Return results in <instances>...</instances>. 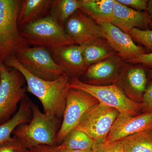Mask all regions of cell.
Listing matches in <instances>:
<instances>
[{
    "label": "cell",
    "instance_id": "13",
    "mask_svg": "<svg viewBox=\"0 0 152 152\" xmlns=\"http://www.w3.org/2000/svg\"><path fill=\"white\" fill-rule=\"evenodd\" d=\"M64 27L74 44L79 45H85L102 37L96 23L79 10L67 20Z\"/></svg>",
    "mask_w": 152,
    "mask_h": 152
},
{
    "label": "cell",
    "instance_id": "10",
    "mask_svg": "<svg viewBox=\"0 0 152 152\" xmlns=\"http://www.w3.org/2000/svg\"><path fill=\"white\" fill-rule=\"evenodd\" d=\"M94 20L99 26L102 37L126 62L146 53L143 48L136 45L129 34L124 32L111 22L101 20Z\"/></svg>",
    "mask_w": 152,
    "mask_h": 152
},
{
    "label": "cell",
    "instance_id": "18",
    "mask_svg": "<svg viewBox=\"0 0 152 152\" xmlns=\"http://www.w3.org/2000/svg\"><path fill=\"white\" fill-rule=\"evenodd\" d=\"M31 102L27 96L25 97L20 103L15 114L10 119L0 124V144L10 140L11 134L19 125L29 123L32 116Z\"/></svg>",
    "mask_w": 152,
    "mask_h": 152
},
{
    "label": "cell",
    "instance_id": "17",
    "mask_svg": "<svg viewBox=\"0 0 152 152\" xmlns=\"http://www.w3.org/2000/svg\"><path fill=\"white\" fill-rule=\"evenodd\" d=\"M53 2V0H22L18 16V28L48 15Z\"/></svg>",
    "mask_w": 152,
    "mask_h": 152
},
{
    "label": "cell",
    "instance_id": "28",
    "mask_svg": "<svg viewBox=\"0 0 152 152\" xmlns=\"http://www.w3.org/2000/svg\"><path fill=\"white\" fill-rule=\"evenodd\" d=\"M141 104L142 113L152 112V82L147 86Z\"/></svg>",
    "mask_w": 152,
    "mask_h": 152
},
{
    "label": "cell",
    "instance_id": "34",
    "mask_svg": "<svg viewBox=\"0 0 152 152\" xmlns=\"http://www.w3.org/2000/svg\"><path fill=\"white\" fill-rule=\"evenodd\" d=\"M2 64L1 63V62H0V77H1V66Z\"/></svg>",
    "mask_w": 152,
    "mask_h": 152
},
{
    "label": "cell",
    "instance_id": "30",
    "mask_svg": "<svg viewBox=\"0 0 152 152\" xmlns=\"http://www.w3.org/2000/svg\"><path fill=\"white\" fill-rule=\"evenodd\" d=\"M27 152H62L57 146H52L48 145H40L30 149Z\"/></svg>",
    "mask_w": 152,
    "mask_h": 152
},
{
    "label": "cell",
    "instance_id": "21",
    "mask_svg": "<svg viewBox=\"0 0 152 152\" xmlns=\"http://www.w3.org/2000/svg\"><path fill=\"white\" fill-rule=\"evenodd\" d=\"M121 141L125 152H152V130L128 136Z\"/></svg>",
    "mask_w": 152,
    "mask_h": 152
},
{
    "label": "cell",
    "instance_id": "20",
    "mask_svg": "<svg viewBox=\"0 0 152 152\" xmlns=\"http://www.w3.org/2000/svg\"><path fill=\"white\" fill-rule=\"evenodd\" d=\"M115 0H80L79 10L94 20L110 22Z\"/></svg>",
    "mask_w": 152,
    "mask_h": 152
},
{
    "label": "cell",
    "instance_id": "29",
    "mask_svg": "<svg viewBox=\"0 0 152 152\" xmlns=\"http://www.w3.org/2000/svg\"><path fill=\"white\" fill-rule=\"evenodd\" d=\"M127 63L144 66V67L152 68V52L140 55Z\"/></svg>",
    "mask_w": 152,
    "mask_h": 152
},
{
    "label": "cell",
    "instance_id": "8",
    "mask_svg": "<svg viewBox=\"0 0 152 152\" xmlns=\"http://www.w3.org/2000/svg\"><path fill=\"white\" fill-rule=\"evenodd\" d=\"M99 103L88 93L77 89H69L61 126L57 134V145L76 129L85 114Z\"/></svg>",
    "mask_w": 152,
    "mask_h": 152
},
{
    "label": "cell",
    "instance_id": "5",
    "mask_svg": "<svg viewBox=\"0 0 152 152\" xmlns=\"http://www.w3.org/2000/svg\"><path fill=\"white\" fill-rule=\"evenodd\" d=\"M69 87L88 93L101 103L116 109L120 114L135 116L142 113L141 103L129 99L116 85L94 86L85 83L77 78H72L70 80Z\"/></svg>",
    "mask_w": 152,
    "mask_h": 152
},
{
    "label": "cell",
    "instance_id": "14",
    "mask_svg": "<svg viewBox=\"0 0 152 152\" xmlns=\"http://www.w3.org/2000/svg\"><path fill=\"white\" fill-rule=\"evenodd\" d=\"M152 130V112L135 116L119 114L106 139L105 143L121 140L131 135Z\"/></svg>",
    "mask_w": 152,
    "mask_h": 152
},
{
    "label": "cell",
    "instance_id": "23",
    "mask_svg": "<svg viewBox=\"0 0 152 152\" xmlns=\"http://www.w3.org/2000/svg\"><path fill=\"white\" fill-rule=\"evenodd\" d=\"M80 0H53L49 14L64 26L69 18L79 10Z\"/></svg>",
    "mask_w": 152,
    "mask_h": 152
},
{
    "label": "cell",
    "instance_id": "16",
    "mask_svg": "<svg viewBox=\"0 0 152 152\" xmlns=\"http://www.w3.org/2000/svg\"><path fill=\"white\" fill-rule=\"evenodd\" d=\"M110 22L128 34L131 30L134 28L148 29L149 19L147 11L135 10L115 0Z\"/></svg>",
    "mask_w": 152,
    "mask_h": 152
},
{
    "label": "cell",
    "instance_id": "1",
    "mask_svg": "<svg viewBox=\"0 0 152 152\" xmlns=\"http://www.w3.org/2000/svg\"><path fill=\"white\" fill-rule=\"evenodd\" d=\"M6 61L8 65L16 69L23 75L26 82L27 92L39 99L44 113L62 120L71 78L65 74L54 80H46L27 71L18 61L15 55L9 57Z\"/></svg>",
    "mask_w": 152,
    "mask_h": 152
},
{
    "label": "cell",
    "instance_id": "3",
    "mask_svg": "<svg viewBox=\"0 0 152 152\" xmlns=\"http://www.w3.org/2000/svg\"><path fill=\"white\" fill-rule=\"evenodd\" d=\"M29 46L54 48L74 44L63 26L48 14L36 21L19 28Z\"/></svg>",
    "mask_w": 152,
    "mask_h": 152
},
{
    "label": "cell",
    "instance_id": "12",
    "mask_svg": "<svg viewBox=\"0 0 152 152\" xmlns=\"http://www.w3.org/2000/svg\"><path fill=\"white\" fill-rule=\"evenodd\" d=\"M147 69L142 66L127 64L114 84L120 88L129 99L142 103L148 86Z\"/></svg>",
    "mask_w": 152,
    "mask_h": 152
},
{
    "label": "cell",
    "instance_id": "2",
    "mask_svg": "<svg viewBox=\"0 0 152 152\" xmlns=\"http://www.w3.org/2000/svg\"><path fill=\"white\" fill-rule=\"evenodd\" d=\"M31 118L28 123L19 125L14 131V137L27 149L40 145L57 146V134L62 120L43 113L38 106L31 102Z\"/></svg>",
    "mask_w": 152,
    "mask_h": 152
},
{
    "label": "cell",
    "instance_id": "7",
    "mask_svg": "<svg viewBox=\"0 0 152 152\" xmlns=\"http://www.w3.org/2000/svg\"><path fill=\"white\" fill-rule=\"evenodd\" d=\"M14 55L23 68L39 78L54 80L65 74L47 48L26 47L17 51Z\"/></svg>",
    "mask_w": 152,
    "mask_h": 152
},
{
    "label": "cell",
    "instance_id": "27",
    "mask_svg": "<svg viewBox=\"0 0 152 152\" xmlns=\"http://www.w3.org/2000/svg\"><path fill=\"white\" fill-rule=\"evenodd\" d=\"M117 1L124 5L139 11H147L148 2L147 0H117Z\"/></svg>",
    "mask_w": 152,
    "mask_h": 152
},
{
    "label": "cell",
    "instance_id": "9",
    "mask_svg": "<svg viewBox=\"0 0 152 152\" xmlns=\"http://www.w3.org/2000/svg\"><path fill=\"white\" fill-rule=\"evenodd\" d=\"M119 114L116 109L99 103L85 114L75 129L84 132L95 144L103 143Z\"/></svg>",
    "mask_w": 152,
    "mask_h": 152
},
{
    "label": "cell",
    "instance_id": "19",
    "mask_svg": "<svg viewBox=\"0 0 152 152\" xmlns=\"http://www.w3.org/2000/svg\"><path fill=\"white\" fill-rule=\"evenodd\" d=\"M116 54V52L103 37L94 40L83 45V56L86 69Z\"/></svg>",
    "mask_w": 152,
    "mask_h": 152
},
{
    "label": "cell",
    "instance_id": "32",
    "mask_svg": "<svg viewBox=\"0 0 152 152\" xmlns=\"http://www.w3.org/2000/svg\"><path fill=\"white\" fill-rule=\"evenodd\" d=\"M62 152H93V150H72V151H66Z\"/></svg>",
    "mask_w": 152,
    "mask_h": 152
},
{
    "label": "cell",
    "instance_id": "6",
    "mask_svg": "<svg viewBox=\"0 0 152 152\" xmlns=\"http://www.w3.org/2000/svg\"><path fill=\"white\" fill-rule=\"evenodd\" d=\"M26 83L16 69L9 71L1 65L0 77V124L10 119L16 113L18 105L26 96Z\"/></svg>",
    "mask_w": 152,
    "mask_h": 152
},
{
    "label": "cell",
    "instance_id": "33",
    "mask_svg": "<svg viewBox=\"0 0 152 152\" xmlns=\"http://www.w3.org/2000/svg\"><path fill=\"white\" fill-rule=\"evenodd\" d=\"M147 77L148 80H152V69H147Z\"/></svg>",
    "mask_w": 152,
    "mask_h": 152
},
{
    "label": "cell",
    "instance_id": "31",
    "mask_svg": "<svg viewBox=\"0 0 152 152\" xmlns=\"http://www.w3.org/2000/svg\"><path fill=\"white\" fill-rule=\"evenodd\" d=\"M147 12L149 19V26H150V27L152 28V0H150L148 2Z\"/></svg>",
    "mask_w": 152,
    "mask_h": 152
},
{
    "label": "cell",
    "instance_id": "25",
    "mask_svg": "<svg viewBox=\"0 0 152 152\" xmlns=\"http://www.w3.org/2000/svg\"><path fill=\"white\" fill-rule=\"evenodd\" d=\"M93 152H125L121 140L108 143L95 144Z\"/></svg>",
    "mask_w": 152,
    "mask_h": 152
},
{
    "label": "cell",
    "instance_id": "11",
    "mask_svg": "<svg viewBox=\"0 0 152 152\" xmlns=\"http://www.w3.org/2000/svg\"><path fill=\"white\" fill-rule=\"evenodd\" d=\"M127 64L119 55L116 54L86 68L81 76L83 78L81 81L94 86L114 84Z\"/></svg>",
    "mask_w": 152,
    "mask_h": 152
},
{
    "label": "cell",
    "instance_id": "22",
    "mask_svg": "<svg viewBox=\"0 0 152 152\" xmlns=\"http://www.w3.org/2000/svg\"><path fill=\"white\" fill-rule=\"evenodd\" d=\"M95 145L94 142L84 132L75 129L57 146L63 152L72 150H93Z\"/></svg>",
    "mask_w": 152,
    "mask_h": 152
},
{
    "label": "cell",
    "instance_id": "24",
    "mask_svg": "<svg viewBox=\"0 0 152 152\" xmlns=\"http://www.w3.org/2000/svg\"><path fill=\"white\" fill-rule=\"evenodd\" d=\"M134 41L145 47L148 50L152 52V30H142L134 28L128 33Z\"/></svg>",
    "mask_w": 152,
    "mask_h": 152
},
{
    "label": "cell",
    "instance_id": "4",
    "mask_svg": "<svg viewBox=\"0 0 152 152\" xmlns=\"http://www.w3.org/2000/svg\"><path fill=\"white\" fill-rule=\"evenodd\" d=\"M21 1L0 0V62L29 46L19 32L18 16Z\"/></svg>",
    "mask_w": 152,
    "mask_h": 152
},
{
    "label": "cell",
    "instance_id": "15",
    "mask_svg": "<svg viewBox=\"0 0 152 152\" xmlns=\"http://www.w3.org/2000/svg\"><path fill=\"white\" fill-rule=\"evenodd\" d=\"M53 58L64 73L71 78L81 76L86 69L83 56V46L72 44L48 49Z\"/></svg>",
    "mask_w": 152,
    "mask_h": 152
},
{
    "label": "cell",
    "instance_id": "26",
    "mask_svg": "<svg viewBox=\"0 0 152 152\" xmlns=\"http://www.w3.org/2000/svg\"><path fill=\"white\" fill-rule=\"evenodd\" d=\"M28 149L15 137L0 144V152H27Z\"/></svg>",
    "mask_w": 152,
    "mask_h": 152
}]
</instances>
